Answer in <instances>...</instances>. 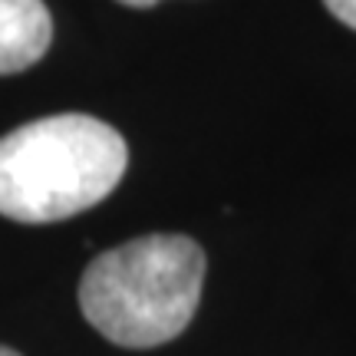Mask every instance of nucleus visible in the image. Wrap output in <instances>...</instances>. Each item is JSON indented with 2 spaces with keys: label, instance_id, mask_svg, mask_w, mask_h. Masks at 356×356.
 <instances>
[{
  "label": "nucleus",
  "instance_id": "f257e3e1",
  "mask_svg": "<svg viewBox=\"0 0 356 356\" xmlns=\"http://www.w3.org/2000/svg\"><path fill=\"white\" fill-rule=\"evenodd\" d=\"M126 139L96 115L63 113L0 136V215L50 225L86 211L122 181Z\"/></svg>",
  "mask_w": 356,
  "mask_h": 356
},
{
  "label": "nucleus",
  "instance_id": "f03ea898",
  "mask_svg": "<svg viewBox=\"0 0 356 356\" xmlns=\"http://www.w3.org/2000/svg\"><path fill=\"white\" fill-rule=\"evenodd\" d=\"M204 251L185 234H145L92 257L79 310L115 346L149 350L175 340L198 310Z\"/></svg>",
  "mask_w": 356,
  "mask_h": 356
},
{
  "label": "nucleus",
  "instance_id": "7ed1b4c3",
  "mask_svg": "<svg viewBox=\"0 0 356 356\" xmlns=\"http://www.w3.org/2000/svg\"><path fill=\"white\" fill-rule=\"evenodd\" d=\"M50 40L53 20L43 0H0V76L40 63Z\"/></svg>",
  "mask_w": 356,
  "mask_h": 356
},
{
  "label": "nucleus",
  "instance_id": "20e7f679",
  "mask_svg": "<svg viewBox=\"0 0 356 356\" xmlns=\"http://www.w3.org/2000/svg\"><path fill=\"white\" fill-rule=\"evenodd\" d=\"M323 3H327V10H330L340 24L356 30V0H323Z\"/></svg>",
  "mask_w": 356,
  "mask_h": 356
},
{
  "label": "nucleus",
  "instance_id": "39448f33",
  "mask_svg": "<svg viewBox=\"0 0 356 356\" xmlns=\"http://www.w3.org/2000/svg\"><path fill=\"white\" fill-rule=\"evenodd\" d=\"M119 3H126V7H152L159 0H119Z\"/></svg>",
  "mask_w": 356,
  "mask_h": 356
},
{
  "label": "nucleus",
  "instance_id": "423d86ee",
  "mask_svg": "<svg viewBox=\"0 0 356 356\" xmlns=\"http://www.w3.org/2000/svg\"><path fill=\"white\" fill-rule=\"evenodd\" d=\"M0 356H20L17 350H10V346H0Z\"/></svg>",
  "mask_w": 356,
  "mask_h": 356
}]
</instances>
